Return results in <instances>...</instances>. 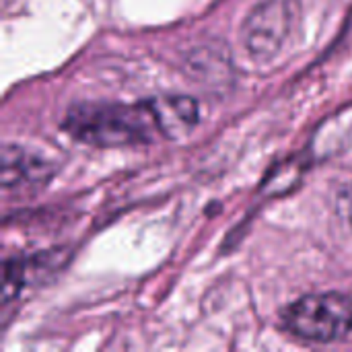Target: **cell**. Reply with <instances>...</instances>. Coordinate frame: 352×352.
I'll return each mask as SVG.
<instances>
[{
    "label": "cell",
    "instance_id": "obj_1",
    "mask_svg": "<svg viewBox=\"0 0 352 352\" xmlns=\"http://www.w3.org/2000/svg\"><path fill=\"white\" fill-rule=\"evenodd\" d=\"M64 130L74 140L101 148L144 144L159 134L148 103H78L68 109Z\"/></svg>",
    "mask_w": 352,
    "mask_h": 352
},
{
    "label": "cell",
    "instance_id": "obj_2",
    "mask_svg": "<svg viewBox=\"0 0 352 352\" xmlns=\"http://www.w3.org/2000/svg\"><path fill=\"white\" fill-rule=\"evenodd\" d=\"M283 326L309 342H334L352 332V297L342 293L305 295L283 311Z\"/></svg>",
    "mask_w": 352,
    "mask_h": 352
},
{
    "label": "cell",
    "instance_id": "obj_3",
    "mask_svg": "<svg viewBox=\"0 0 352 352\" xmlns=\"http://www.w3.org/2000/svg\"><path fill=\"white\" fill-rule=\"evenodd\" d=\"M291 29V6L283 0L262 2L243 25V43L254 58H270Z\"/></svg>",
    "mask_w": 352,
    "mask_h": 352
},
{
    "label": "cell",
    "instance_id": "obj_4",
    "mask_svg": "<svg viewBox=\"0 0 352 352\" xmlns=\"http://www.w3.org/2000/svg\"><path fill=\"white\" fill-rule=\"evenodd\" d=\"M54 171L47 161L21 148L6 144L2 148V188L35 190L52 179Z\"/></svg>",
    "mask_w": 352,
    "mask_h": 352
},
{
    "label": "cell",
    "instance_id": "obj_5",
    "mask_svg": "<svg viewBox=\"0 0 352 352\" xmlns=\"http://www.w3.org/2000/svg\"><path fill=\"white\" fill-rule=\"evenodd\" d=\"M159 134L165 138H182L188 132H192L200 120V109L198 103L192 97L186 95H167V97H157L148 101Z\"/></svg>",
    "mask_w": 352,
    "mask_h": 352
},
{
    "label": "cell",
    "instance_id": "obj_6",
    "mask_svg": "<svg viewBox=\"0 0 352 352\" xmlns=\"http://www.w3.org/2000/svg\"><path fill=\"white\" fill-rule=\"evenodd\" d=\"M340 210L344 212V217L349 219V223H351L352 227V188H346V190H342L340 192Z\"/></svg>",
    "mask_w": 352,
    "mask_h": 352
}]
</instances>
